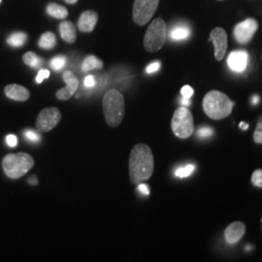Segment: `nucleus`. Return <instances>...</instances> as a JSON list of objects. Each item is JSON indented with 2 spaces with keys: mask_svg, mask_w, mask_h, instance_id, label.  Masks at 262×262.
I'll return each mask as SVG.
<instances>
[{
  "mask_svg": "<svg viewBox=\"0 0 262 262\" xmlns=\"http://www.w3.org/2000/svg\"><path fill=\"white\" fill-rule=\"evenodd\" d=\"M155 168L154 155L146 144L133 147L129 157V177L133 184L147 181L152 176Z\"/></svg>",
  "mask_w": 262,
  "mask_h": 262,
  "instance_id": "nucleus-1",
  "label": "nucleus"
},
{
  "mask_svg": "<svg viewBox=\"0 0 262 262\" xmlns=\"http://www.w3.org/2000/svg\"><path fill=\"white\" fill-rule=\"evenodd\" d=\"M202 105L204 112L210 119L219 121L231 114L234 103L224 93L211 91L204 96Z\"/></svg>",
  "mask_w": 262,
  "mask_h": 262,
  "instance_id": "nucleus-2",
  "label": "nucleus"
},
{
  "mask_svg": "<svg viewBox=\"0 0 262 262\" xmlns=\"http://www.w3.org/2000/svg\"><path fill=\"white\" fill-rule=\"evenodd\" d=\"M102 105L107 124L111 127L119 126L125 113V102L122 94L117 90L108 91L104 95Z\"/></svg>",
  "mask_w": 262,
  "mask_h": 262,
  "instance_id": "nucleus-3",
  "label": "nucleus"
},
{
  "mask_svg": "<svg viewBox=\"0 0 262 262\" xmlns=\"http://www.w3.org/2000/svg\"><path fill=\"white\" fill-rule=\"evenodd\" d=\"M34 166V159L27 152L9 154L2 159V168L10 179L25 176Z\"/></svg>",
  "mask_w": 262,
  "mask_h": 262,
  "instance_id": "nucleus-4",
  "label": "nucleus"
},
{
  "mask_svg": "<svg viewBox=\"0 0 262 262\" xmlns=\"http://www.w3.org/2000/svg\"><path fill=\"white\" fill-rule=\"evenodd\" d=\"M167 39V25L161 19H154L144 37V47L149 53H157L164 46Z\"/></svg>",
  "mask_w": 262,
  "mask_h": 262,
  "instance_id": "nucleus-5",
  "label": "nucleus"
},
{
  "mask_svg": "<svg viewBox=\"0 0 262 262\" xmlns=\"http://www.w3.org/2000/svg\"><path fill=\"white\" fill-rule=\"evenodd\" d=\"M171 128L181 139H187L192 135L194 131L193 116L187 107H180L175 111L171 121Z\"/></svg>",
  "mask_w": 262,
  "mask_h": 262,
  "instance_id": "nucleus-6",
  "label": "nucleus"
},
{
  "mask_svg": "<svg viewBox=\"0 0 262 262\" xmlns=\"http://www.w3.org/2000/svg\"><path fill=\"white\" fill-rule=\"evenodd\" d=\"M159 0H135L132 10L133 20L138 26L150 21L159 7Z\"/></svg>",
  "mask_w": 262,
  "mask_h": 262,
  "instance_id": "nucleus-7",
  "label": "nucleus"
},
{
  "mask_svg": "<svg viewBox=\"0 0 262 262\" xmlns=\"http://www.w3.org/2000/svg\"><path fill=\"white\" fill-rule=\"evenodd\" d=\"M61 120V113L56 107H49L38 115L36 127L40 132H48L54 129Z\"/></svg>",
  "mask_w": 262,
  "mask_h": 262,
  "instance_id": "nucleus-8",
  "label": "nucleus"
},
{
  "mask_svg": "<svg viewBox=\"0 0 262 262\" xmlns=\"http://www.w3.org/2000/svg\"><path fill=\"white\" fill-rule=\"evenodd\" d=\"M257 29H258L257 20L253 18H249L235 26L233 34L236 41L239 44L245 45L253 39V35L257 31Z\"/></svg>",
  "mask_w": 262,
  "mask_h": 262,
  "instance_id": "nucleus-9",
  "label": "nucleus"
},
{
  "mask_svg": "<svg viewBox=\"0 0 262 262\" xmlns=\"http://www.w3.org/2000/svg\"><path fill=\"white\" fill-rule=\"evenodd\" d=\"M210 41L215 47V57L216 60H222L225 57L227 50V34L225 29L215 28L210 33Z\"/></svg>",
  "mask_w": 262,
  "mask_h": 262,
  "instance_id": "nucleus-10",
  "label": "nucleus"
},
{
  "mask_svg": "<svg viewBox=\"0 0 262 262\" xmlns=\"http://www.w3.org/2000/svg\"><path fill=\"white\" fill-rule=\"evenodd\" d=\"M63 80L66 83V86L64 89L58 90L56 92V98L60 100H68L73 96V94H75L76 91L78 90L79 80L71 71L64 72Z\"/></svg>",
  "mask_w": 262,
  "mask_h": 262,
  "instance_id": "nucleus-11",
  "label": "nucleus"
},
{
  "mask_svg": "<svg viewBox=\"0 0 262 262\" xmlns=\"http://www.w3.org/2000/svg\"><path fill=\"white\" fill-rule=\"evenodd\" d=\"M249 61V55L244 50H236L229 54L227 58V64L229 68L236 73H242L247 67Z\"/></svg>",
  "mask_w": 262,
  "mask_h": 262,
  "instance_id": "nucleus-12",
  "label": "nucleus"
},
{
  "mask_svg": "<svg viewBox=\"0 0 262 262\" xmlns=\"http://www.w3.org/2000/svg\"><path fill=\"white\" fill-rule=\"evenodd\" d=\"M246 233V225L242 222H234L226 227L225 231V241L234 245L238 243Z\"/></svg>",
  "mask_w": 262,
  "mask_h": 262,
  "instance_id": "nucleus-13",
  "label": "nucleus"
},
{
  "mask_svg": "<svg viewBox=\"0 0 262 262\" xmlns=\"http://www.w3.org/2000/svg\"><path fill=\"white\" fill-rule=\"evenodd\" d=\"M98 21L96 12L89 10L84 12L78 20V28L82 32H92Z\"/></svg>",
  "mask_w": 262,
  "mask_h": 262,
  "instance_id": "nucleus-14",
  "label": "nucleus"
},
{
  "mask_svg": "<svg viewBox=\"0 0 262 262\" xmlns=\"http://www.w3.org/2000/svg\"><path fill=\"white\" fill-rule=\"evenodd\" d=\"M4 92L6 96L10 99L20 101V102L27 101L30 97V93L28 92V89H26L20 84H8L5 86Z\"/></svg>",
  "mask_w": 262,
  "mask_h": 262,
  "instance_id": "nucleus-15",
  "label": "nucleus"
},
{
  "mask_svg": "<svg viewBox=\"0 0 262 262\" xmlns=\"http://www.w3.org/2000/svg\"><path fill=\"white\" fill-rule=\"evenodd\" d=\"M59 33L61 38L69 44H72L76 41L75 26L71 21H62L59 25Z\"/></svg>",
  "mask_w": 262,
  "mask_h": 262,
  "instance_id": "nucleus-16",
  "label": "nucleus"
},
{
  "mask_svg": "<svg viewBox=\"0 0 262 262\" xmlns=\"http://www.w3.org/2000/svg\"><path fill=\"white\" fill-rule=\"evenodd\" d=\"M190 35V30L187 28V26L180 25V26H175L174 28L171 29L169 36L171 40L173 41H180V40H185Z\"/></svg>",
  "mask_w": 262,
  "mask_h": 262,
  "instance_id": "nucleus-17",
  "label": "nucleus"
},
{
  "mask_svg": "<svg viewBox=\"0 0 262 262\" xmlns=\"http://www.w3.org/2000/svg\"><path fill=\"white\" fill-rule=\"evenodd\" d=\"M47 12L51 17L56 19H63L68 16V11L66 7L56 3H50L47 6Z\"/></svg>",
  "mask_w": 262,
  "mask_h": 262,
  "instance_id": "nucleus-18",
  "label": "nucleus"
},
{
  "mask_svg": "<svg viewBox=\"0 0 262 262\" xmlns=\"http://www.w3.org/2000/svg\"><path fill=\"white\" fill-rule=\"evenodd\" d=\"M38 44H39V47L42 48L44 50H52L56 47V35L51 31H47L43 35H41Z\"/></svg>",
  "mask_w": 262,
  "mask_h": 262,
  "instance_id": "nucleus-19",
  "label": "nucleus"
},
{
  "mask_svg": "<svg viewBox=\"0 0 262 262\" xmlns=\"http://www.w3.org/2000/svg\"><path fill=\"white\" fill-rule=\"evenodd\" d=\"M102 67H103V62L96 56L92 55L84 58V62L82 64V70L83 72H89L94 69H101Z\"/></svg>",
  "mask_w": 262,
  "mask_h": 262,
  "instance_id": "nucleus-20",
  "label": "nucleus"
},
{
  "mask_svg": "<svg viewBox=\"0 0 262 262\" xmlns=\"http://www.w3.org/2000/svg\"><path fill=\"white\" fill-rule=\"evenodd\" d=\"M27 40H28V35L25 32L18 31L10 35L9 38L7 39V43L12 47H21L26 44Z\"/></svg>",
  "mask_w": 262,
  "mask_h": 262,
  "instance_id": "nucleus-21",
  "label": "nucleus"
},
{
  "mask_svg": "<svg viewBox=\"0 0 262 262\" xmlns=\"http://www.w3.org/2000/svg\"><path fill=\"white\" fill-rule=\"evenodd\" d=\"M23 60L25 64L30 66L32 68H37L39 66H42L44 62V60L33 52H28L27 54H25L23 56Z\"/></svg>",
  "mask_w": 262,
  "mask_h": 262,
  "instance_id": "nucleus-22",
  "label": "nucleus"
},
{
  "mask_svg": "<svg viewBox=\"0 0 262 262\" xmlns=\"http://www.w3.org/2000/svg\"><path fill=\"white\" fill-rule=\"evenodd\" d=\"M195 170L194 164H187L186 166H181L175 170V176L178 178H187L190 176Z\"/></svg>",
  "mask_w": 262,
  "mask_h": 262,
  "instance_id": "nucleus-23",
  "label": "nucleus"
},
{
  "mask_svg": "<svg viewBox=\"0 0 262 262\" xmlns=\"http://www.w3.org/2000/svg\"><path fill=\"white\" fill-rule=\"evenodd\" d=\"M66 56H55L54 58H52V60L50 61V66L52 67L53 70L55 71H59L61 70L66 64Z\"/></svg>",
  "mask_w": 262,
  "mask_h": 262,
  "instance_id": "nucleus-24",
  "label": "nucleus"
},
{
  "mask_svg": "<svg viewBox=\"0 0 262 262\" xmlns=\"http://www.w3.org/2000/svg\"><path fill=\"white\" fill-rule=\"evenodd\" d=\"M252 184L254 187L262 188V169H257L253 171L252 175Z\"/></svg>",
  "mask_w": 262,
  "mask_h": 262,
  "instance_id": "nucleus-25",
  "label": "nucleus"
},
{
  "mask_svg": "<svg viewBox=\"0 0 262 262\" xmlns=\"http://www.w3.org/2000/svg\"><path fill=\"white\" fill-rule=\"evenodd\" d=\"M214 134V129L210 126H202L197 130V135L200 138H208Z\"/></svg>",
  "mask_w": 262,
  "mask_h": 262,
  "instance_id": "nucleus-26",
  "label": "nucleus"
},
{
  "mask_svg": "<svg viewBox=\"0 0 262 262\" xmlns=\"http://www.w3.org/2000/svg\"><path fill=\"white\" fill-rule=\"evenodd\" d=\"M253 140L257 144H262V120L256 124V128L253 132Z\"/></svg>",
  "mask_w": 262,
  "mask_h": 262,
  "instance_id": "nucleus-27",
  "label": "nucleus"
},
{
  "mask_svg": "<svg viewBox=\"0 0 262 262\" xmlns=\"http://www.w3.org/2000/svg\"><path fill=\"white\" fill-rule=\"evenodd\" d=\"M25 136H26V138H27L28 141H30V142L37 143V142L41 141L40 134L37 133V132H35V131L30 130V129H28V130L25 132Z\"/></svg>",
  "mask_w": 262,
  "mask_h": 262,
  "instance_id": "nucleus-28",
  "label": "nucleus"
},
{
  "mask_svg": "<svg viewBox=\"0 0 262 262\" xmlns=\"http://www.w3.org/2000/svg\"><path fill=\"white\" fill-rule=\"evenodd\" d=\"M181 94H182V97L183 98H186V99H190V97L192 96L193 94V89L189 85H185L182 88L181 90Z\"/></svg>",
  "mask_w": 262,
  "mask_h": 262,
  "instance_id": "nucleus-29",
  "label": "nucleus"
},
{
  "mask_svg": "<svg viewBox=\"0 0 262 262\" xmlns=\"http://www.w3.org/2000/svg\"><path fill=\"white\" fill-rule=\"evenodd\" d=\"M49 77H50V71L47 69H41L36 77V83L41 84L45 79H47Z\"/></svg>",
  "mask_w": 262,
  "mask_h": 262,
  "instance_id": "nucleus-30",
  "label": "nucleus"
},
{
  "mask_svg": "<svg viewBox=\"0 0 262 262\" xmlns=\"http://www.w3.org/2000/svg\"><path fill=\"white\" fill-rule=\"evenodd\" d=\"M159 68H160V62L159 61H155V62H152V63H150V64L147 66L146 72L148 74H151V73H155V72L159 71Z\"/></svg>",
  "mask_w": 262,
  "mask_h": 262,
  "instance_id": "nucleus-31",
  "label": "nucleus"
},
{
  "mask_svg": "<svg viewBox=\"0 0 262 262\" xmlns=\"http://www.w3.org/2000/svg\"><path fill=\"white\" fill-rule=\"evenodd\" d=\"M6 143H7V145L9 147L14 148V147H16L18 145V138L14 134H9L6 137Z\"/></svg>",
  "mask_w": 262,
  "mask_h": 262,
  "instance_id": "nucleus-32",
  "label": "nucleus"
},
{
  "mask_svg": "<svg viewBox=\"0 0 262 262\" xmlns=\"http://www.w3.org/2000/svg\"><path fill=\"white\" fill-rule=\"evenodd\" d=\"M95 84H96V82H95L94 76L89 75L84 78V84L85 88H89V89L94 88Z\"/></svg>",
  "mask_w": 262,
  "mask_h": 262,
  "instance_id": "nucleus-33",
  "label": "nucleus"
},
{
  "mask_svg": "<svg viewBox=\"0 0 262 262\" xmlns=\"http://www.w3.org/2000/svg\"><path fill=\"white\" fill-rule=\"evenodd\" d=\"M138 190L140 191L143 195H146V196L150 195V188H149V186L146 185V184H140L138 186Z\"/></svg>",
  "mask_w": 262,
  "mask_h": 262,
  "instance_id": "nucleus-34",
  "label": "nucleus"
},
{
  "mask_svg": "<svg viewBox=\"0 0 262 262\" xmlns=\"http://www.w3.org/2000/svg\"><path fill=\"white\" fill-rule=\"evenodd\" d=\"M28 182H29V184H31V185H37V179L36 177H31V178H29L28 180Z\"/></svg>",
  "mask_w": 262,
  "mask_h": 262,
  "instance_id": "nucleus-35",
  "label": "nucleus"
},
{
  "mask_svg": "<svg viewBox=\"0 0 262 262\" xmlns=\"http://www.w3.org/2000/svg\"><path fill=\"white\" fill-rule=\"evenodd\" d=\"M239 127H240L241 129H243V130H246V129L249 128V124H248V123H245V122H241V123L239 124Z\"/></svg>",
  "mask_w": 262,
  "mask_h": 262,
  "instance_id": "nucleus-36",
  "label": "nucleus"
},
{
  "mask_svg": "<svg viewBox=\"0 0 262 262\" xmlns=\"http://www.w3.org/2000/svg\"><path fill=\"white\" fill-rule=\"evenodd\" d=\"M181 104H183L184 106H188V105L190 104V101H189V99H186V98H183V97H182Z\"/></svg>",
  "mask_w": 262,
  "mask_h": 262,
  "instance_id": "nucleus-37",
  "label": "nucleus"
},
{
  "mask_svg": "<svg viewBox=\"0 0 262 262\" xmlns=\"http://www.w3.org/2000/svg\"><path fill=\"white\" fill-rule=\"evenodd\" d=\"M258 100H259V98H258V96L257 95H254L253 98V104H257L258 103Z\"/></svg>",
  "mask_w": 262,
  "mask_h": 262,
  "instance_id": "nucleus-38",
  "label": "nucleus"
},
{
  "mask_svg": "<svg viewBox=\"0 0 262 262\" xmlns=\"http://www.w3.org/2000/svg\"><path fill=\"white\" fill-rule=\"evenodd\" d=\"M66 3H68V4H75L78 2V0H64Z\"/></svg>",
  "mask_w": 262,
  "mask_h": 262,
  "instance_id": "nucleus-39",
  "label": "nucleus"
},
{
  "mask_svg": "<svg viewBox=\"0 0 262 262\" xmlns=\"http://www.w3.org/2000/svg\"><path fill=\"white\" fill-rule=\"evenodd\" d=\"M261 228H262V216H261Z\"/></svg>",
  "mask_w": 262,
  "mask_h": 262,
  "instance_id": "nucleus-40",
  "label": "nucleus"
},
{
  "mask_svg": "<svg viewBox=\"0 0 262 262\" xmlns=\"http://www.w3.org/2000/svg\"><path fill=\"white\" fill-rule=\"evenodd\" d=\"M0 3H1V0H0Z\"/></svg>",
  "mask_w": 262,
  "mask_h": 262,
  "instance_id": "nucleus-41",
  "label": "nucleus"
},
{
  "mask_svg": "<svg viewBox=\"0 0 262 262\" xmlns=\"http://www.w3.org/2000/svg\"><path fill=\"white\" fill-rule=\"evenodd\" d=\"M220 1H222V0H220Z\"/></svg>",
  "mask_w": 262,
  "mask_h": 262,
  "instance_id": "nucleus-42",
  "label": "nucleus"
}]
</instances>
